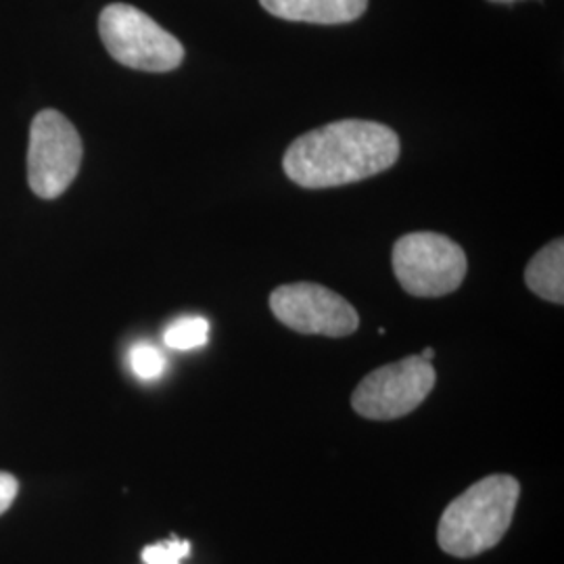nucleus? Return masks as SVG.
I'll return each instance as SVG.
<instances>
[{
    "label": "nucleus",
    "mask_w": 564,
    "mask_h": 564,
    "mask_svg": "<svg viewBox=\"0 0 564 564\" xmlns=\"http://www.w3.org/2000/svg\"><path fill=\"white\" fill-rule=\"evenodd\" d=\"M400 137L384 123L333 121L291 142L282 167L303 188H333L381 174L400 160Z\"/></svg>",
    "instance_id": "nucleus-1"
},
{
    "label": "nucleus",
    "mask_w": 564,
    "mask_h": 564,
    "mask_svg": "<svg viewBox=\"0 0 564 564\" xmlns=\"http://www.w3.org/2000/svg\"><path fill=\"white\" fill-rule=\"evenodd\" d=\"M521 485L508 475H491L468 487L445 508L437 542L445 554L473 558L500 544L512 523Z\"/></svg>",
    "instance_id": "nucleus-2"
},
{
    "label": "nucleus",
    "mask_w": 564,
    "mask_h": 564,
    "mask_svg": "<svg viewBox=\"0 0 564 564\" xmlns=\"http://www.w3.org/2000/svg\"><path fill=\"white\" fill-rule=\"evenodd\" d=\"M99 34L109 55L132 69L165 74L184 61L182 42L132 4H107L99 18Z\"/></svg>",
    "instance_id": "nucleus-3"
},
{
    "label": "nucleus",
    "mask_w": 564,
    "mask_h": 564,
    "mask_svg": "<svg viewBox=\"0 0 564 564\" xmlns=\"http://www.w3.org/2000/svg\"><path fill=\"white\" fill-rule=\"evenodd\" d=\"M393 272L414 297H444L466 276L468 262L458 242L440 232H410L393 245Z\"/></svg>",
    "instance_id": "nucleus-4"
},
{
    "label": "nucleus",
    "mask_w": 564,
    "mask_h": 564,
    "mask_svg": "<svg viewBox=\"0 0 564 564\" xmlns=\"http://www.w3.org/2000/svg\"><path fill=\"white\" fill-rule=\"evenodd\" d=\"M82 139L74 123L55 109L41 111L30 126L28 182L42 199H57L76 181Z\"/></svg>",
    "instance_id": "nucleus-5"
},
{
    "label": "nucleus",
    "mask_w": 564,
    "mask_h": 564,
    "mask_svg": "<svg viewBox=\"0 0 564 564\" xmlns=\"http://www.w3.org/2000/svg\"><path fill=\"white\" fill-rule=\"evenodd\" d=\"M435 381L433 364L410 356L364 377L351 395V405L368 421H395L414 412L433 391Z\"/></svg>",
    "instance_id": "nucleus-6"
},
{
    "label": "nucleus",
    "mask_w": 564,
    "mask_h": 564,
    "mask_svg": "<svg viewBox=\"0 0 564 564\" xmlns=\"http://www.w3.org/2000/svg\"><path fill=\"white\" fill-rule=\"evenodd\" d=\"M270 310L284 326L302 335L347 337L360 326L356 307L316 282L282 284L270 293Z\"/></svg>",
    "instance_id": "nucleus-7"
},
{
    "label": "nucleus",
    "mask_w": 564,
    "mask_h": 564,
    "mask_svg": "<svg viewBox=\"0 0 564 564\" xmlns=\"http://www.w3.org/2000/svg\"><path fill=\"white\" fill-rule=\"evenodd\" d=\"M260 4L281 20L339 25L362 18L368 0H260Z\"/></svg>",
    "instance_id": "nucleus-8"
},
{
    "label": "nucleus",
    "mask_w": 564,
    "mask_h": 564,
    "mask_svg": "<svg viewBox=\"0 0 564 564\" xmlns=\"http://www.w3.org/2000/svg\"><path fill=\"white\" fill-rule=\"evenodd\" d=\"M527 286L545 302L564 303V241L554 239L540 249L524 270Z\"/></svg>",
    "instance_id": "nucleus-9"
},
{
    "label": "nucleus",
    "mask_w": 564,
    "mask_h": 564,
    "mask_svg": "<svg viewBox=\"0 0 564 564\" xmlns=\"http://www.w3.org/2000/svg\"><path fill=\"white\" fill-rule=\"evenodd\" d=\"M209 339V323L202 316H186L178 318L176 323L170 324L163 341L172 349L178 351H188V349H197L203 347Z\"/></svg>",
    "instance_id": "nucleus-10"
},
{
    "label": "nucleus",
    "mask_w": 564,
    "mask_h": 564,
    "mask_svg": "<svg viewBox=\"0 0 564 564\" xmlns=\"http://www.w3.org/2000/svg\"><path fill=\"white\" fill-rule=\"evenodd\" d=\"M130 368L142 381H155L165 370V358L162 351L151 343H139L130 349Z\"/></svg>",
    "instance_id": "nucleus-11"
},
{
    "label": "nucleus",
    "mask_w": 564,
    "mask_h": 564,
    "mask_svg": "<svg viewBox=\"0 0 564 564\" xmlns=\"http://www.w3.org/2000/svg\"><path fill=\"white\" fill-rule=\"evenodd\" d=\"M191 554V542H182L178 538H170L167 542L147 545L142 550L144 564H181L182 558Z\"/></svg>",
    "instance_id": "nucleus-12"
},
{
    "label": "nucleus",
    "mask_w": 564,
    "mask_h": 564,
    "mask_svg": "<svg viewBox=\"0 0 564 564\" xmlns=\"http://www.w3.org/2000/svg\"><path fill=\"white\" fill-rule=\"evenodd\" d=\"M18 491H20L18 479L9 473H0V514H4L15 502Z\"/></svg>",
    "instance_id": "nucleus-13"
},
{
    "label": "nucleus",
    "mask_w": 564,
    "mask_h": 564,
    "mask_svg": "<svg viewBox=\"0 0 564 564\" xmlns=\"http://www.w3.org/2000/svg\"><path fill=\"white\" fill-rule=\"evenodd\" d=\"M421 358L426 360V362H433V358H435V349H433V347H426L423 354H421Z\"/></svg>",
    "instance_id": "nucleus-14"
},
{
    "label": "nucleus",
    "mask_w": 564,
    "mask_h": 564,
    "mask_svg": "<svg viewBox=\"0 0 564 564\" xmlns=\"http://www.w3.org/2000/svg\"><path fill=\"white\" fill-rule=\"evenodd\" d=\"M489 2H502V4H512V2H517V0H489Z\"/></svg>",
    "instance_id": "nucleus-15"
}]
</instances>
